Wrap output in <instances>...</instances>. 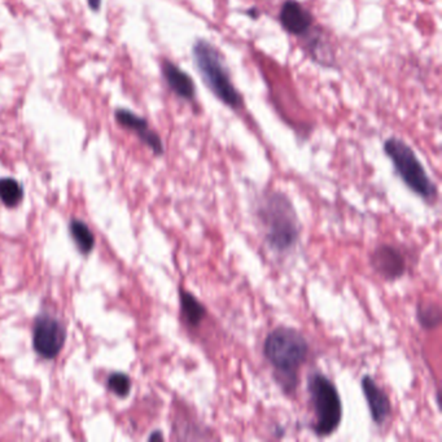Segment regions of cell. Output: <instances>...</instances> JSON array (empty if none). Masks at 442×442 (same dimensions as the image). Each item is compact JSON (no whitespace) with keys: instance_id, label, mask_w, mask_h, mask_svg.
Wrapping results in <instances>:
<instances>
[{"instance_id":"obj_1","label":"cell","mask_w":442,"mask_h":442,"mask_svg":"<svg viewBox=\"0 0 442 442\" xmlns=\"http://www.w3.org/2000/svg\"><path fill=\"white\" fill-rule=\"evenodd\" d=\"M255 216L261 225L267 245L279 253L292 249L301 232L294 205L285 194L273 191L258 200Z\"/></svg>"},{"instance_id":"obj_2","label":"cell","mask_w":442,"mask_h":442,"mask_svg":"<svg viewBox=\"0 0 442 442\" xmlns=\"http://www.w3.org/2000/svg\"><path fill=\"white\" fill-rule=\"evenodd\" d=\"M309 344L305 336L291 327L273 329L264 341V356L276 372V380L287 393L299 386V372L306 362Z\"/></svg>"},{"instance_id":"obj_3","label":"cell","mask_w":442,"mask_h":442,"mask_svg":"<svg viewBox=\"0 0 442 442\" xmlns=\"http://www.w3.org/2000/svg\"><path fill=\"white\" fill-rule=\"evenodd\" d=\"M192 57L210 93L231 109L242 108L243 97L230 78L221 52L205 39H198L192 47Z\"/></svg>"},{"instance_id":"obj_4","label":"cell","mask_w":442,"mask_h":442,"mask_svg":"<svg viewBox=\"0 0 442 442\" xmlns=\"http://www.w3.org/2000/svg\"><path fill=\"white\" fill-rule=\"evenodd\" d=\"M308 392L315 416L313 432L318 437L333 434L342 420V402L338 388L322 372H313L308 380Z\"/></svg>"},{"instance_id":"obj_5","label":"cell","mask_w":442,"mask_h":442,"mask_svg":"<svg viewBox=\"0 0 442 442\" xmlns=\"http://www.w3.org/2000/svg\"><path fill=\"white\" fill-rule=\"evenodd\" d=\"M384 152L409 189L427 201L436 200L439 195L437 187L407 143L398 138H389L384 143Z\"/></svg>"},{"instance_id":"obj_6","label":"cell","mask_w":442,"mask_h":442,"mask_svg":"<svg viewBox=\"0 0 442 442\" xmlns=\"http://www.w3.org/2000/svg\"><path fill=\"white\" fill-rule=\"evenodd\" d=\"M65 329L56 318L42 314L34 322L33 347L40 357L54 359L65 342Z\"/></svg>"},{"instance_id":"obj_7","label":"cell","mask_w":442,"mask_h":442,"mask_svg":"<svg viewBox=\"0 0 442 442\" xmlns=\"http://www.w3.org/2000/svg\"><path fill=\"white\" fill-rule=\"evenodd\" d=\"M370 264L377 275L390 282L402 278L406 271L404 254L393 245H379L370 255Z\"/></svg>"},{"instance_id":"obj_8","label":"cell","mask_w":442,"mask_h":442,"mask_svg":"<svg viewBox=\"0 0 442 442\" xmlns=\"http://www.w3.org/2000/svg\"><path fill=\"white\" fill-rule=\"evenodd\" d=\"M361 386L374 423L383 425L392 413V404L386 390L370 375L362 377Z\"/></svg>"},{"instance_id":"obj_9","label":"cell","mask_w":442,"mask_h":442,"mask_svg":"<svg viewBox=\"0 0 442 442\" xmlns=\"http://www.w3.org/2000/svg\"><path fill=\"white\" fill-rule=\"evenodd\" d=\"M279 19L283 29L292 35H308L313 25L310 12L305 10L296 0H285L283 3Z\"/></svg>"},{"instance_id":"obj_10","label":"cell","mask_w":442,"mask_h":442,"mask_svg":"<svg viewBox=\"0 0 442 442\" xmlns=\"http://www.w3.org/2000/svg\"><path fill=\"white\" fill-rule=\"evenodd\" d=\"M116 120L120 125H123V127L136 132L141 141L147 144L156 156L164 155V144L160 136L156 132L150 130L148 123L144 118L127 109H118L116 111Z\"/></svg>"},{"instance_id":"obj_11","label":"cell","mask_w":442,"mask_h":442,"mask_svg":"<svg viewBox=\"0 0 442 442\" xmlns=\"http://www.w3.org/2000/svg\"><path fill=\"white\" fill-rule=\"evenodd\" d=\"M162 73L166 84L174 91V94L178 95L180 99L189 102H192L195 99L196 87L192 78L186 72H183L169 60H165L162 64Z\"/></svg>"},{"instance_id":"obj_12","label":"cell","mask_w":442,"mask_h":442,"mask_svg":"<svg viewBox=\"0 0 442 442\" xmlns=\"http://www.w3.org/2000/svg\"><path fill=\"white\" fill-rule=\"evenodd\" d=\"M179 302L183 319L191 327H198L207 315L205 306L191 292L183 288L179 290Z\"/></svg>"},{"instance_id":"obj_13","label":"cell","mask_w":442,"mask_h":442,"mask_svg":"<svg viewBox=\"0 0 442 442\" xmlns=\"http://www.w3.org/2000/svg\"><path fill=\"white\" fill-rule=\"evenodd\" d=\"M70 235L72 239L74 240L77 248L81 253H90L94 249L95 239L91 230L87 227L85 222L79 221V219H73L70 222Z\"/></svg>"},{"instance_id":"obj_14","label":"cell","mask_w":442,"mask_h":442,"mask_svg":"<svg viewBox=\"0 0 442 442\" xmlns=\"http://www.w3.org/2000/svg\"><path fill=\"white\" fill-rule=\"evenodd\" d=\"M22 198H24V189L16 179H0V200L3 201L6 207H17Z\"/></svg>"},{"instance_id":"obj_15","label":"cell","mask_w":442,"mask_h":442,"mask_svg":"<svg viewBox=\"0 0 442 442\" xmlns=\"http://www.w3.org/2000/svg\"><path fill=\"white\" fill-rule=\"evenodd\" d=\"M416 319L424 329H437L441 324V309L437 303H419Z\"/></svg>"},{"instance_id":"obj_16","label":"cell","mask_w":442,"mask_h":442,"mask_svg":"<svg viewBox=\"0 0 442 442\" xmlns=\"http://www.w3.org/2000/svg\"><path fill=\"white\" fill-rule=\"evenodd\" d=\"M108 388L118 397H126L132 390V380L126 374L114 372L108 377Z\"/></svg>"},{"instance_id":"obj_17","label":"cell","mask_w":442,"mask_h":442,"mask_svg":"<svg viewBox=\"0 0 442 442\" xmlns=\"http://www.w3.org/2000/svg\"><path fill=\"white\" fill-rule=\"evenodd\" d=\"M88 1V6L93 10H100V6H102V0H87Z\"/></svg>"},{"instance_id":"obj_18","label":"cell","mask_w":442,"mask_h":442,"mask_svg":"<svg viewBox=\"0 0 442 442\" xmlns=\"http://www.w3.org/2000/svg\"><path fill=\"white\" fill-rule=\"evenodd\" d=\"M246 15H248V16H251L252 19H257V17L260 16L258 10H255V8H252V10H246Z\"/></svg>"},{"instance_id":"obj_19","label":"cell","mask_w":442,"mask_h":442,"mask_svg":"<svg viewBox=\"0 0 442 442\" xmlns=\"http://www.w3.org/2000/svg\"><path fill=\"white\" fill-rule=\"evenodd\" d=\"M150 440H164V436L157 431V432H155L152 434L151 437H150Z\"/></svg>"}]
</instances>
